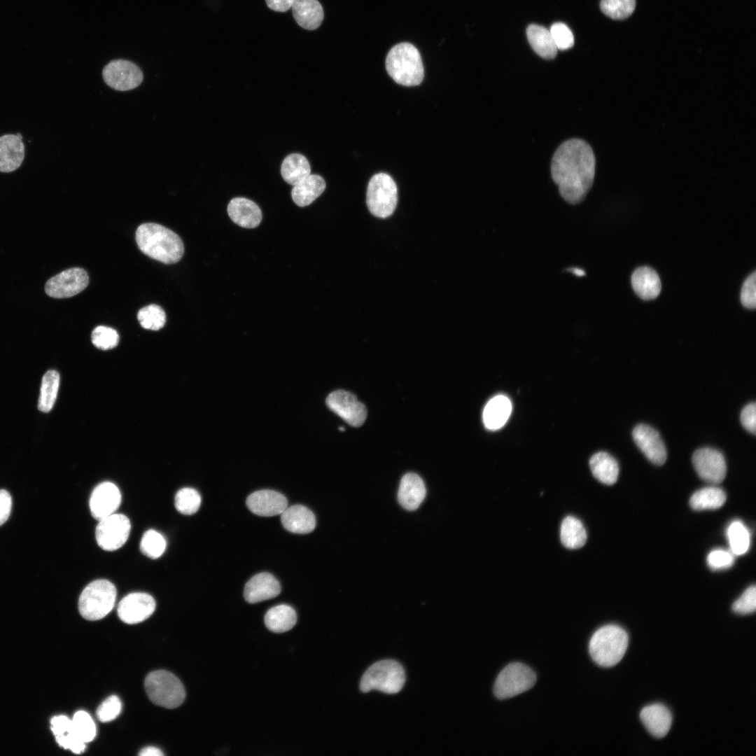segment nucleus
<instances>
[{
  "mask_svg": "<svg viewBox=\"0 0 756 756\" xmlns=\"http://www.w3.org/2000/svg\"><path fill=\"white\" fill-rule=\"evenodd\" d=\"M139 755L141 756H161L163 755V753L160 749L149 746L142 749Z\"/></svg>",
  "mask_w": 756,
  "mask_h": 756,
  "instance_id": "864d4df0",
  "label": "nucleus"
},
{
  "mask_svg": "<svg viewBox=\"0 0 756 756\" xmlns=\"http://www.w3.org/2000/svg\"><path fill=\"white\" fill-rule=\"evenodd\" d=\"M386 69L395 82L404 86L418 85L424 77L420 53L414 45L407 42L396 44L389 50Z\"/></svg>",
  "mask_w": 756,
  "mask_h": 756,
  "instance_id": "7ed1b4c3",
  "label": "nucleus"
},
{
  "mask_svg": "<svg viewBox=\"0 0 756 756\" xmlns=\"http://www.w3.org/2000/svg\"><path fill=\"white\" fill-rule=\"evenodd\" d=\"M526 35L531 46L540 57L547 59L556 57L558 49L547 28L538 24H530L527 27Z\"/></svg>",
  "mask_w": 756,
  "mask_h": 756,
  "instance_id": "c85d7f7f",
  "label": "nucleus"
},
{
  "mask_svg": "<svg viewBox=\"0 0 756 756\" xmlns=\"http://www.w3.org/2000/svg\"><path fill=\"white\" fill-rule=\"evenodd\" d=\"M88 283L89 276L84 269L72 267L48 279L45 285V292L53 298H67L80 293Z\"/></svg>",
  "mask_w": 756,
  "mask_h": 756,
  "instance_id": "9b49d317",
  "label": "nucleus"
},
{
  "mask_svg": "<svg viewBox=\"0 0 756 756\" xmlns=\"http://www.w3.org/2000/svg\"><path fill=\"white\" fill-rule=\"evenodd\" d=\"M121 503V493L118 486L112 482H104L97 485L90 498L92 516L101 520L115 512Z\"/></svg>",
  "mask_w": 756,
  "mask_h": 756,
  "instance_id": "f3484780",
  "label": "nucleus"
},
{
  "mask_svg": "<svg viewBox=\"0 0 756 756\" xmlns=\"http://www.w3.org/2000/svg\"><path fill=\"white\" fill-rule=\"evenodd\" d=\"M640 718L647 730L657 738L664 737L671 727V713L660 704L644 707L640 711Z\"/></svg>",
  "mask_w": 756,
  "mask_h": 756,
  "instance_id": "412c9836",
  "label": "nucleus"
},
{
  "mask_svg": "<svg viewBox=\"0 0 756 756\" xmlns=\"http://www.w3.org/2000/svg\"><path fill=\"white\" fill-rule=\"evenodd\" d=\"M12 507V499L9 493L4 489L0 490V526L8 519Z\"/></svg>",
  "mask_w": 756,
  "mask_h": 756,
  "instance_id": "3c124183",
  "label": "nucleus"
},
{
  "mask_svg": "<svg viewBox=\"0 0 756 756\" xmlns=\"http://www.w3.org/2000/svg\"><path fill=\"white\" fill-rule=\"evenodd\" d=\"M550 31L558 50H565L573 46V34L566 24L562 22L554 23L551 26Z\"/></svg>",
  "mask_w": 756,
  "mask_h": 756,
  "instance_id": "37998d69",
  "label": "nucleus"
},
{
  "mask_svg": "<svg viewBox=\"0 0 756 756\" xmlns=\"http://www.w3.org/2000/svg\"><path fill=\"white\" fill-rule=\"evenodd\" d=\"M324 179L317 174H309L304 179L293 186L291 197L299 206L304 207L312 203L325 190Z\"/></svg>",
  "mask_w": 756,
  "mask_h": 756,
  "instance_id": "bb28decb",
  "label": "nucleus"
},
{
  "mask_svg": "<svg viewBox=\"0 0 756 756\" xmlns=\"http://www.w3.org/2000/svg\"><path fill=\"white\" fill-rule=\"evenodd\" d=\"M246 506L254 514L262 517L279 515L287 507L286 498L274 490H260L246 498Z\"/></svg>",
  "mask_w": 756,
  "mask_h": 756,
  "instance_id": "a211bd4d",
  "label": "nucleus"
},
{
  "mask_svg": "<svg viewBox=\"0 0 756 756\" xmlns=\"http://www.w3.org/2000/svg\"><path fill=\"white\" fill-rule=\"evenodd\" d=\"M294 0H265L269 8L276 12H285L291 8Z\"/></svg>",
  "mask_w": 756,
  "mask_h": 756,
  "instance_id": "603ef678",
  "label": "nucleus"
},
{
  "mask_svg": "<svg viewBox=\"0 0 756 756\" xmlns=\"http://www.w3.org/2000/svg\"><path fill=\"white\" fill-rule=\"evenodd\" d=\"M574 273L578 276H582L584 274V272L580 269H575Z\"/></svg>",
  "mask_w": 756,
  "mask_h": 756,
  "instance_id": "5fc2aeb1",
  "label": "nucleus"
},
{
  "mask_svg": "<svg viewBox=\"0 0 756 756\" xmlns=\"http://www.w3.org/2000/svg\"><path fill=\"white\" fill-rule=\"evenodd\" d=\"M166 541L164 537L155 530L146 531L140 542L141 552L150 559H158L164 553Z\"/></svg>",
  "mask_w": 756,
  "mask_h": 756,
  "instance_id": "58836bf2",
  "label": "nucleus"
},
{
  "mask_svg": "<svg viewBox=\"0 0 756 756\" xmlns=\"http://www.w3.org/2000/svg\"><path fill=\"white\" fill-rule=\"evenodd\" d=\"M589 466L593 475L601 482L611 485L617 481L618 463L609 454L604 451L596 453L589 460Z\"/></svg>",
  "mask_w": 756,
  "mask_h": 756,
  "instance_id": "c756f323",
  "label": "nucleus"
},
{
  "mask_svg": "<svg viewBox=\"0 0 756 756\" xmlns=\"http://www.w3.org/2000/svg\"><path fill=\"white\" fill-rule=\"evenodd\" d=\"M310 172L307 159L299 153H291L286 156L281 166V174L284 180L292 186L307 177Z\"/></svg>",
  "mask_w": 756,
  "mask_h": 756,
  "instance_id": "2f4dec72",
  "label": "nucleus"
},
{
  "mask_svg": "<svg viewBox=\"0 0 756 756\" xmlns=\"http://www.w3.org/2000/svg\"><path fill=\"white\" fill-rule=\"evenodd\" d=\"M560 538L562 544L566 547L578 549L585 544L587 533L583 524L578 519L568 516L561 523Z\"/></svg>",
  "mask_w": 756,
  "mask_h": 756,
  "instance_id": "473e14b6",
  "label": "nucleus"
},
{
  "mask_svg": "<svg viewBox=\"0 0 756 756\" xmlns=\"http://www.w3.org/2000/svg\"><path fill=\"white\" fill-rule=\"evenodd\" d=\"M24 156V146L22 139L16 134H5L0 136V172H11L22 164Z\"/></svg>",
  "mask_w": 756,
  "mask_h": 756,
  "instance_id": "b1692460",
  "label": "nucleus"
},
{
  "mask_svg": "<svg viewBox=\"0 0 756 756\" xmlns=\"http://www.w3.org/2000/svg\"><path fill=\"white\" fill-rule=\"evenodd\" d=\"M398 202V189L391 176L385 173L374 175L369 181L366 203L370 213L385 218L393 214Z\"/></svg>",
  "mask_w": 756,
  "mask_h": 756,
  "instance_id": "6e6552de",
  "label": "nucleus"
},
{
  "mask_svg": "<svg viewBox=\"0 0 756 756\" xmlns=\"http://www.w3.org/2000/svg\"><path fill=\"white\" fill-rule=\"evenodd\" d=\"M59 385V374L55 370H48L43 377L38 409L48 412L56 400Z\"/></svg>",
  "mask_w": 756,
  "mask_h": 756,
  "instance_id": "f704fd0d",
  "label": "nucleus"
},
{
  "mask_svg": "<svg viewBox=\"0 0 756 756\" xmlns=\"http://www.w3.org/2000/svg\"><path fill=\"white\" fill-rule=\"evenodd\" d=\"M137 318L144 328L158 330L165 324L166 314L161 307L152 304L141 308L137 314Z\"/></svg>",
  "mask_w": 756,
  "mask_h": 756,
  "instance_id": "4c0bfd02",
  "label": "nucleus"
},
{
  "mask_svg": "<svg viewBox=\"0 0 756 756\" xmlns=\"http://www.w3.org/2000/svg\"><path fill=\"white\" fill-rule=\"evenodd\" d=\"M281 521L284 527L293 533H309L316 526V519L313 512L301 505L287 507L281 514Z\"/></svg>",
  "mask_w": 756,
  "mask_h": 756,
  "instance_id": "5701e85b",
  "label": "nucleus"
},
{
  "mask_svg": "<svg viewBox=\"0 0 756 756\" xmlns=\"http://www.w3.org/2000/svg\"><path fill=\"white\" fill-rule=\"evenodd\" d=\"M230 218L237 225L245 228L256 227L262 218L260 207L245 197H234L227 205Z\"/></svg>",
  "mask_w": 756,
  "mask_h": 756,
  "instance_id": "aec40b11",
  "label": "nucleus"
},
{
  "mask_svg": "<svg viewBox=\"0 0 756 756\" xmlns=\"http://www.w3.org/2000/svg\"><path fill=\"white\" fill-rule=\"evenodd\" d=\"M155 601L152 596L143 592H134L125 596L118 606L120 619L130 624L139 623L149 617L155 611Z\"/></svg>",
  "mask_w": 756,
  "mask_h": 756,
  "instance_id": "2eb2a0df",
  "label": "nucleus"
},
{
  "mask_svg": "<svg viewBox=\"0 0 756 756\" xmlns=\"http://www.w3.org/2000/svg\"><path fill=\"white\" fill-rule=\"evenodd\" d=\"M57 743L64 749H69L76 754L84 752L85 743L76 732L74 725L71 729L64 734L55 736Z\"/></svg>",
  "mask_w": 756,
  "mask_h": 756,
  "instance_id": "de8ad7c7",
  "label": "nucleus"
},
{
  "mask_svg": "<svg viewBox=\"0 0 756 756\" xmlns=\"http://www.w3.org/2000/svg\"><path fill=\"white\" fill-rule=\"evenodd\" d=\"M742 304L750 309L756 306V273L754 272L744 281L741 293Z\"/></svg>",
  "mask_w": 756,
  "mask_h": 756,
  "instance_id": "09e8293b",
  "label": "nucleus"
},
{
  "mask_svg": "<svg viewBox=\"0 0 756 756\" xmlns=\"http://www.w3.org/2000/svg\"><path fill=\"white\" fill-rule=\"evenodd\" d=\"M202 498L197 490L190 487L182 488L175 496L174 504L181 514L191 515L200 508Z\"/></svg>",
  "mask_w": 756,
  "mask_h": 756,
  "instance_id": "e433bc0d",
  "label": "nucleus"
},
{
  "mask_svg": "<svg viewBox=\"0 0 756 756\" xmlns=\"http://www.w3.org/2000/svg\"><path fill=\"white\" fill-rule=\"evenodd\" d=\"M426 486L422 479L415 473H407L401 479L398 499L407 510L417 509L426 496Z\"/></svg>",
  "mask_w": 756,
  "mask_h": 756,
  "instance_id": "4be33fe9",
  "label": "nucleus"
},
{
  "mask_svg": "<svg viewBox=\"0 0 756 756\" xmlns=\"http://www.w3.org/2000/svg\"><path fill=\"white\" fill-rule=\"evenodd\" d=\"M135 239L144 254L164 264L177 262L184 253L183 243L179 236L160 224H141L136 229Z\"/></svg>",
  "mask_w": 756,
  "mask_h": 756,
  "instance_id": "f03ea898",
  "label": "nucleus"
},
{
  "mask_svg": "<svg viewBox=\"0 0 756 756\" xmlns=\"http://www.w3.org/2000/svg\"><path fill=\"white\" fill-rule=\"evenodd\" d=\"M536 682V675L531 668L522 663H512L498 676L493 692L500 699L511 698L528 690Z\"/></svg>",
  "mask_w": 756,
  "mask_h": 756,
  "instance_id": "1a4fd4ad",
  "label": "nucleus"
},
{
  "mask_svg": "<svg viewBox=\"0 0 756 756\" xmlns=\"http://www.w3.org/2000/svg\"><path fill=\"white\" fill-rule=\"evenodd\" d=\"M280 592L281 587L275 577L268 573H260L246 582L244 596L248 603H255L273 598Z\"/></svg>",
  "mask_w": 756,
  "mask_h": 756,
  "instance_id": "6ab92c4d",
  "label": "nucleus"
},
{
  "mask_svg": "<svg viewBox=\"0 0 756 756\" xmlns=\"http://www.w3.org/2000/svg\"><path fill=\"white\" fill-rule=\"evenodd\" d=\"M121 708L122 704L120 699L115 695H112L99 705L97 710V715L101 722H110L118 716Z\"/></svg>",
  "mask_w": 756,
  "mask_h": 756,
  "instance_id": "c03bdc74",
  "label": "nucleus"
},
{
  "mask_svg": "<svg viewBox=\"0 0 756 756\" xmlns=\"http://www.w3.org/2000/svg\"><path fill=\"white\" fill-rule=\"evenodd\" d=\"M291 9L296 22L305 29H316L323 22V9L318 0H294Z\"/></svg>",
  "mask_w": 756,
  "mask_h": 756,
  "instance_id": "393cba45",
  "label": "nucleus"
},
{
  "mask_svg": "<svg viewBox=\"0 0 756 756\" xmlns=\"http://www.w3.org/2000/svg\"><path fill=\"white\" fill-rule=\"evenodd\" d=\"M405 682V673L402 665L396 661L385 659L371 665L363 675L360 690L368 692L372 690L387 694H396L401 690Z\"/></svg>",
  "mask_w": 756,
  "mask_h": 756,
  "instance_id": "423d86ee",
  "label": "nucleus"
},
{
  "mask_svg": "<svg viewBox=\"0 0 756 756\" xmlns=\"http://www.w3.org/2000/svg\"><path fill=\"white\" fill-rule=\"evenodd\" d=\"M692 463L699 476L706 482L719 484L725 478L726 461L722 454L717 449L703 447L696 450L692 456Z\"/></svg>",
  "mask_w": 756,
  "mask_h": 756,
  "instance_id": "4468645a",
  "label": "nucleus"
},
{
  "mask_svg": "<svg viewBox=\"0 0 756 756\" xmlns=\"http://www.w3.org/2000/svg\"><path fill=\"white\" fill-rule=\"evenodd\" d=\"M601 11L615 20L625 19L630 16L636 7L635 0H601Z\"/></svg>",
  "mask_w": 756,
  "mask_h": 756,
  "instance_id": "ea45409f",
  "label": "nucleus"
},
{
  "mask_svg": "<svg viewBox=\"0 0 756 756\" xmlns=\"http://www.w3.org/2000/svg\"><path fill=\"white\" fill-rule=\"evenodd\" d=\"M104 82L114 90L126 91L138 87L143 80V73L134 63L115 59L107 64L103 71Z\"/></svg>",
  "mask_w": 756,
  "mask_h": 756,
  "instance_id": "f8f14e48",
  "label": "nucleus"
},
{
  "mask_svg": "<svg viewBox=\"0 0 756 756\" xmlns=\"http://www.w3.org/2000/svg\"><path fill=\"white\" fill-rule=\"evenodd\" d=\"M731 552L734 555L745 554L750 546V533L738 520L732 522L727 531Z\"/></svg>",
  "mask_w": 756,
  "mask_h": 756,
  "instance_id": "c9c22d12",
  "label": "nucleus"
},
{
  "mask_svg": "<svg viewBox=\"0 0 756 756\" xmlns=\"http://www.w3.org/2000/svg\"><path fill=\"white\" fill-rule=\"evenodd\" d=\"M631 285L636 293L645 300L656 298L661 291V281L657 273L648 267H641L634 272Z\"/></svg>",
  "mask_w": 756,
  "mask_h": 756,
  "instance_id": "a878e982",
  "label": "nucleus"
},
{
  "mask_svg": "<svg viewBox=\"0 0 756 756\" xmlns=\"http://www.w3.org/2000/svg\"><path fill=\"white\" fill-rule=\"evenodd\" d=\"M326 405L330 410L352 426H360L365 421V406L350 392L337 390L330 393L326 398Z\"/></svg>",
  "mask_w": 756,
  "mask_h": 756,
  "instance_id": "ddd939ff",
  "label": "nucleus"
},
{
  "mask_svg": "<svg viewBox=\"0 0 756 756\" xmlns=\"http://www.w3.org/2000/svg\"><path fill=\"white\" fill-rule=\"evenodd\" d=\"M740 419L742 426L750 433H756V405L755 402L746 405L741 412Z\"/></svg>",
  "mask_w": 756,
  "mask_h": 756,
  "instance_id": "8fccbe9b",
  "label": "nucleus"
},
{
  "mask_svg": "<svg viewBox=\"0 0 756 756\" xmlns=\"http://www.w3.org/2000/svg\"><path fill=\"white\" fill-rule=\"evenodd\" d=\"M130 529V522L125 515L113 513L99 520L95 531L97 544L104 550H116L126 542Z\"/></svg>",
  "mask_w": 756,
  "mask_h": 756,
  "instance_id": "9d476101",
  "label": "nucleus"
},
{
  "mask_svg": "<svg viewBox=\"0 0 756 756\" xmlns=\"http://www.w3.org/2000/svg\"><path fill=\"white\" fill-rule=\"evenodd\" d=\"M92 344L102 350H108L115 347L119 341V336L115 330L104 326L96 327L91 334Z\"/></svg>",
  "mask_w": 756,
  "mask_h": 756,
  "instance_id": "79ce46f5",
  "label": "nucleus"
},
{
  "mask_svg": "<svg viewBox=\"0 0 756 756\" xmlns=\"http://www.w3.org/2000/svg\"><path fill=\"white\" fill-rule=\"evenodd\" d=\"M117 591L115 585L104 579L96 580L88 584L80 594L78 609L85 620H99L113 608Z\"/></svg>",
  "mask_w": 756,
  "mask_h": 756,
  "instance_id": "39448f33",
  "label": "nucleus"
},
{
  "mask_svg": "<svg viewBox=\"0 0 756 756\" xmlns=\"http://www.w3.org/2000/svg\"><path fill=\"white\" fill-rule=\"evenodd\" d=\"M595 164L592 148L582 139H569L556 149L551 174L566 202L572 204L582 202L593 184Z\"/></svg>",
  "mask_w": 756,
  "mask_h": 756,
  "instance_id": "f257e3e1",
  "label": "nucleus"
},
{
  "mask_svg": "<svg viewBox=\"0 0 756 756\" xmlns=\"http://www.w3.org/2000/svg\"><path fill=\"white\" fill-rule=\"evenodd\" d=\"M74 729L80 738L86 743L92 741L96 736V726L91 716L84 710L77 711L72 719Z\"/></svg>",
  "mask_w": 756,
  "mask_h": 756,
  "instance_id": "a19ab883",
  "label": "nucleus"
},
{
  "mask_svg": "<svg viewBox=\"0 0 756 756\" xmlns=\"http://www.w3.org/2000/svg\"><path fill=\"white\" fill-rule=\"evenodd\" d=\"M144 685L150 700L158 706L174 708L185 699L186 692L181 680L167 671L150 672L145 679Z\"/></svg>",
  "mask_w": 756,
  "mask_h": 756,
  "instance_id": "0eeeda50",
  "label": "nucleus"
},
{
  "mask_svg": "<svg viewBox=\"0 0 756 756\" xmlns=\"http://www.w3.org/2000/svg\"><path fill=\"white\" fill-rule=\"evenodd\" d=\"M626 631L615 624L598 629L592 636L589 650L594 662L603 667L617 664L624 657L628 647Z\"/></svg>",
  "mask_w": 756,
  "mask_h": 756,
  "instance_id": "20e7f679",
  "label": "nucleus"
},
{
  "mask_svg": "<svg viewBox=\"0 0 756 756\" xmlns=\"http://www.w3.org/2000/svg\"><path fill=\"white\" fill-rule=\"evenodd\" d=\"M512 411L510 400L505 396L498 395L491 398L484 407L483 422L486 428L497 430L507 421Z\"/></svg>",
  "mask_w": 756,
  "mask_h": 756,
  "instance_id": "cd10ccee",
  "label": "nucleus"
},
{
  "mask_svg": "<svg viewBox=\"0 0 756 756\" xmlns=\"http://www.w3.org/2000/svg\"><path fill=\"white\" fill-rule=\"evenodd\" d=\"M633 439L647 457L655 465H663L667 458L665 444L659 433L652 427L640 424L632 431Z\"/></svg>",
  "mask_w": 756,
  "mask_h": 756,
  "instance_id": "dca6fc26",
  "label": "nucleus"
},
{
  "mask_svg": "<svg viewBox=\"0 0 756 756\" xmlns=\"http://www.w3.org/2000/svg\"><path fill=\"white\" fill-rule=\"evenodd\" d=\"M16 135H17V136H18L19 138H20V139H22V136L21 135V134H20V133H18V134H17Z\"/></svg>",
  "mask_w": 756,
  "mask_h": 756,
  "instance_id": "6e6d98bb",
  "label": "nucleus"
},
{
  "mask_svg": "<svg viewBox=\"0 0 756 756\" xmlns=\"http://www.w3.org/2000/svg\"><path fill=\"white\" fill-rule=\"evenodd\" d=\"M725 500L726 494L722 489L710 486L694 492L690 505L695 510H715L722 507Z\"/></svg>",
  "mask_w": 756,
  "mask_h": 756,
  "instance_id": "72a5a7b5",
  "label": "nucleus"
},
{
  "mask_svg": "<svg viewBox=\"0 0 756 756\" xmlns=\"http://www.w3.org/2000/svg\"><path fill=\"white\" fill-rule=\"evenodd\" d=\"M734 562V554L731 551L725 550H714L707 556V564L713 570L728 568L733 565Z\"/></svg>",
  "mask_w": 756,
  "mask_h": 756,
  "instance_id": "49530a36",
  "label": "nucleus"
},
{
  "mask_svg": "<svg viewBox=\"0 0 756 756\" xmlns=\"http://www.w3.org/2000/svg\"><path fill=\"white\" fill-rule=\"evenodd\" d=\"M756 609V587L752 585L733 603L732 610L741 615L754 612Z\"/></svg>",
  "mask_w": 756,
  "mask_h": 756,
  "instance_id": "a18cd8bd",
  "label": "nucleus"
},
{
  "mask_svg": "<svg viewBox=\"0 0 756 756\" xmlns=\"http://www.w3.org/2000/svg\"><path fill=\"white\" fill-rule=\"evenodd\" d=\"M265 624L271 631L283 633L291 629L297 622L295 610L290 606L281 604L269 609L265 615Z\"/></svg>",
  "mask_w": 756,
  "mask_h": 756,
  "instance_id": "7c9ffc66",
  "label": "nucleus"
}]
</instances>
